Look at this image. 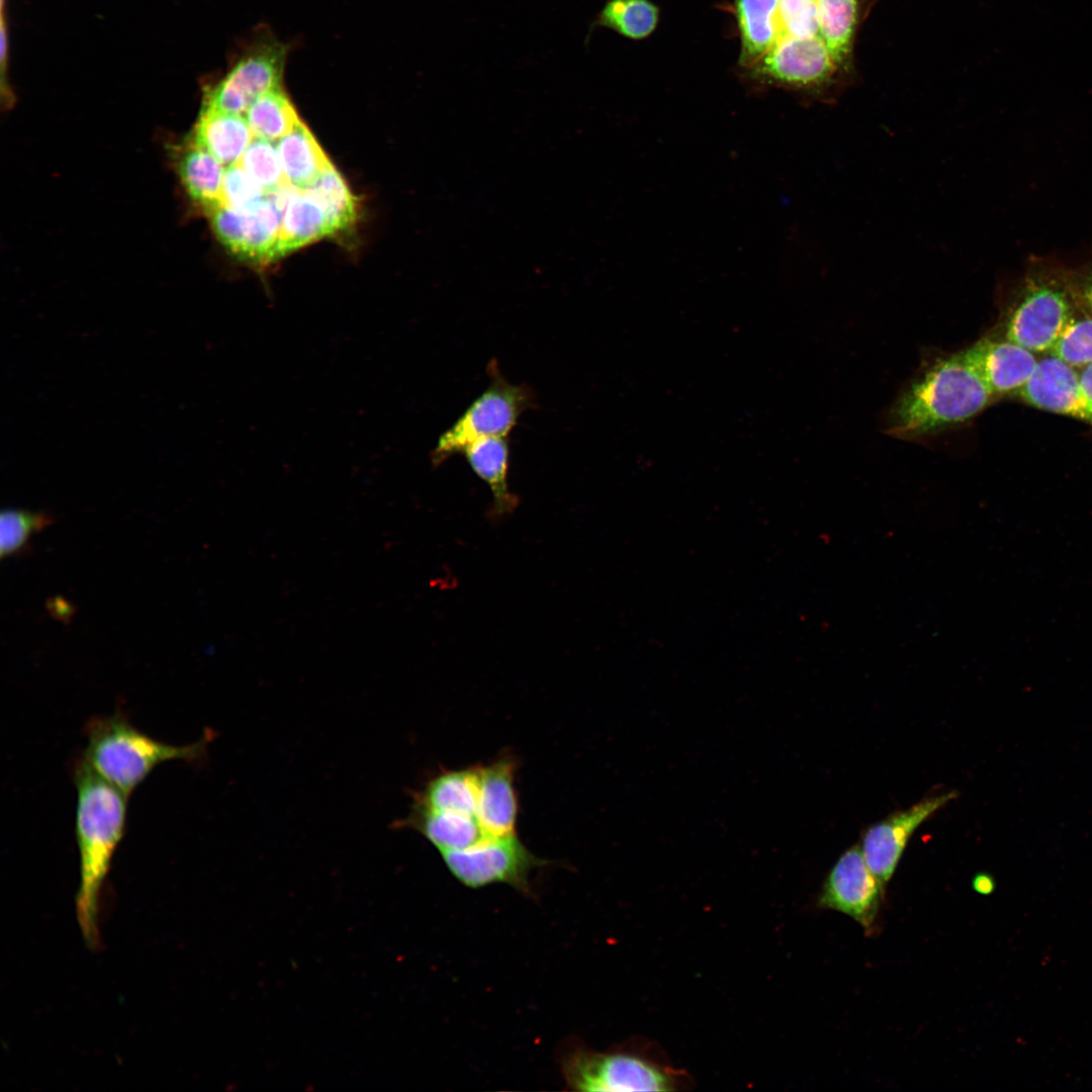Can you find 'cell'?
<instances>
[{
  "label": "cell",
  "instance_id": "6da1fadb",
  "mask_svg": "<svg viewBox=\"0 0 1092 1092\" xmlns=\"http://www.w3.org/2000/svg\"><path fill=\"white\" fill-rule=\"evenodd\" d=\"M77 792L75 834L80 858L77 916L89 945L99 940L103 884L126 827L128 797L101 778L83 758L73 769Z\"/></svg>",
  "mask_w": 1092,
  "mask_h": 1092
},
{
  "label": "cell",
  "instance_id": "7a4b0ae2",
  "mask_svg": "<svg viewBox=\"0 0 1092 1092\" xmlns=\"http://www.w3.org/2000/svg\"><path fill=\"white\" fill-rule=\"evenodd\" d=\"M993 393L963 352L938 360L901 395L889 432L917 437L962 424L983 411Z\"/></svg>",
  "mask_w": 1092,
  "mask_h": 1092
},
{
  "label": "cell",
  "instance_id": "3957f363",
  "mask_svg": "<svg viewBox=\"0 0 1092 1092\" xmlns=\"http://www.w3.org/2000/svg\"><path fill=\"white\" fill-rule=\"evenodd\" d=\"M83 759L105 781L129 797L159 764L199 761L206 740L187 745L159 741L135 728L120 712L98 715L85 726Z\"/></svg>",
  "mask_w": 1092,
  "mask_h": 1092
},
{
  "label": "cell",
  "instance_id": "277c9868",
  "mask_svg": "<svg viewBox=\"0 0 1092 1092\" xmlns=\"http://www.w3.org/2000/svg\"><path fill=\"white\" fill-rule=\"evenodd\" d=\"M565 1083L584 1092L676 1091L688 1087V1075L636 1048L598 1052L577 1046L561 1060Z\"/></svg>",
  "mask_w": 1092,
  "mask_h": 1092
},
{
  "label": "cell",
  "instance_id": "5b68a950",
  "mask_svg": "<svg viewBox=\"0 0 1092 1092\" xmlns=\"http://www.w3.org/2000/svg\"><path fill=\"white\" fill-rule=\"evenodd\" d=\"M487 372L488 387L440 436L431 454L435 466L480 439L508 437L519 417L533 406V390L526 384L510 383L494 360L488 364Z\"/></svg>",
  "mask_w": 1092,
  "mask_h": 1092
},
{
  "label": "cell",
  "instance_id": "8992f818",
  "mask_svg": "<svg viewBox=\"0 0 1092 1092\" xmlns=\"http://www.w3.org/2000/svg\"><path fill=\"white\" fill-rule=\"evenodd\" d=\"M440 854L451 875L465 887L506 884L526 896L532 895V871L549 862L534 855L517 834L488 835L468 848Z\"/></svg>",
  "mask_w": 1092,
  "mask_h": 1092
},
{
  "label": "cell",
  "instance_id": "52a82bcc",
  "mask_svg": "<svg viewBox=\"0 0 1092 1092\" xmlns=\"http://www.w3.org/2000/svg\"><path fill=\"white\" fill-rule=\"evenodd\" d=\"M884 900L885 884L867 864L860 845L854 844L841 853L827 874L817 906L851 917L867 936H873L879 930Z\"/></svg>",
  "mask_w": 1092,
  "mask_h": 1092
},
{
  "label": "cell",
  "instance_id": "ba28073f",
  "mask_svg": "<svg viewBox=\"0 0 1092 1092\" xmlns=\"http://www.w3.org/2000/svg\"><path fill=\"white\" fill-rule=\"evenodd\" d=\"M286 49L274 39H259L225 77L204 96V107L245 115L259 96L282 88Z\"/></svg>",
  "mask_w": 1092,
  "mask_h": 1092
},
{
  "label": "cell",
  "instance_id": "9c48e42d",
  "mask_svg": "<svg viewBox=\"0 0 1092 1092\" xmlns=\"http://www.w3.org/2000/svg\"><path fill=\"white\" fill-rule=\"evenodd\" d=\"M207 214L218 240L236 256L254 263L279 258L282 209L269 195L247 208L219 205Z\"/></svg>",
  "mask_w": 1092,
  "mask_h": 1092
},
{
  "label": "cell",
  "instance_id": "30bf717a",
  "mask_svg": "<svg viewBox=\"0 0 1092 1092\" xmlns=\"http://www.w3.org/2000/svg\"><path fill=\"white\" fill-rule=\"evenodd\" d=\"M820 35L784 37L750 70L754 79L799 90L827 86L837 70Z\"/></svg>",
  "mask_w": 1092,
  "mask_h": 1092
},
{
  "label": "cell",
  "instance_id": "8fae6325",
  "mask_svg": "<svg viewBox=\"0 0 1092 1092\" xmlns=\"http://www.w3.org/2000/svg\"><path fill=\"white\" fill-rule=\"evenodd\" d=\"M957 795L954 791L928 795L909 808L895 811L864 830L859 845L867 864L881 882L886 885L891 880L916 829L956 799Z\"/></svg>",
  "mask_w": 1092,
  "mask_h": 1092
},
{
  "label": "cell",
  "instance_id": "7c38bea8",
  "mask_svg": "<svg viewBox=\"0 0 1092 1092\" xmlns=\"http://www.w3.org/2000/svg\"><path fill=\"white\" fill-rule=\"evenodd\" d=\"M1066 295L1040 286L1029 292L1014 310L1006 331L1008 341L1030 352L1050 351L1070 322Z\"/></svg>",
  "mask_w": 1092,
  "mask_h": 1092
},
{
  "label": "cell",
  "instance_id": "4fadbf2b",
  "mask_svg": "<svg viewBox=\"0 0 1092 1092\" xmlns=\"http://www.w3.org/2000/svg\"><path fill=\"white\" fill-rule=\"evenodd\" d=\"M1027 403L1050 412L1092 423L1079 382V374L1055 356L1037 364L1028 380L1018 389Z\"/></svg>",
  "mask_w": 1092,
  "mask_h": 1092
},
{
  "label": "cell",
  "instance_id": "5bb4252c",
  "mask_svg": "<svg viewBox=\"0 0 1092 1092\" xmlns=\"http://www.w3.org/2000/svg\"><path fill=\"white\" fill-rule=\"evenodd\" d=\"M516 760L503 756L486 765H478L479 794L477 818L489 836L516 834L519 811L515 789Z\"/></svg>",
  "mask_w": 1092,
  "mask_h": 1092
},
{
  "label": "cell",
  "instance_id": "9a60e30c",
  "mask_svg": "<svg viewBox=\"0 0 1092 1092\" xmlns=\"http://www.w3.org/2000/svg\"><path fill=\"white\" fill-rule=\"evenodd\" d=\"M993 394L1018 390L1032 374V352L1010 341L983 339L962 351Z\"/></svg>",
  "mask_w": 1092,
  "mask_h": 1092
},
{
  "label": "cell",
  "instance_id": "2e32d148",
  "mask_svg": "<svg viewBox=\"0 0 1092 1092\" xmlns=\"http://www.w3.org/2000/svg\"><path fill=\"white\" fill-rule=\"evenodd\" d=\"M473 472L489 487L492 506L491 519L511 515L519 506V497L508 484L509 441L508 437H489L469 445L462 452Z\"/></svg>",
  "mask_w": 1092,
  "mask_h": 1092
},
{
  "label": "cell",
  "instance_id": "e0dca14e",
  "mask_svg": "<svg viewBox=\"0 0 1092 1092\" xmlns=\"http://www.w3.org/2000/svg\"><path fill=\"white\" fill-rule=\"evenodd\" d=\"M396 828H411L425 836L439 852L468 848L488 836L477 817L438 812L412 806Z\"/></svg>",
  "mask_w": 1092,
  "mask_h": 1092
},
{
  "label": "cell",
  "instance_id": "ac0fdd59",
  "mask_svg": "<svg viewBox=\"0 0 1092 1092\" xmlns=\"http://www.w3.org/2000/svg\"><path fill=\"white\" fill-rule=\"evenodd\" d=\"M254 139L245 115L203 107L195 125L193 143L224 166L238 164Z\"/></svg>",
  "mask_w": 1092,
  "mask_h": 1092
},
{
  "label": "cell",
  "instance_id": "d6986e66",
  "mask_svg": "<svg viewBox=\"0 0 1092 1092\" xmlns=\"http://www.w3.org/2000/svg\"><path fill=\"white\" fill-rule=\"evenodd\" d=\"M478 794V766L444 770L414 794L413 806L477 817Z\"/></svg>",
  "mask_w": 1092,
  "mask_h": 1092
},
{
  "label": "cell",
  "instance_id": "ffe728a7",
  "mask_svg": "<svg viewBox=\"0 0 1092 1092\" xmlns=\"http://www.w3.org/2000/svg\"><path fill=\"white\" fill-rule=\"evenodd\" d=\"M779 1L735 0L741 66L751 69L782 39Z\"/></svg>",
  "mask_w": 1092,
  "mask_h": 1092
},
{
  "label": "cell",
  "instance_id": "44dd1931",
  "mask_svg": "<svg viewBox=\"0 0 1092 1092\" xmlns=\"http://www.w3.org/2000/svg\"><path fill=\"white\" fill-rule=\"evenodd\" d=\"M328 235L333 231L322 205L307 191L295 188L282 211L279 257Z\"/></svg>",
  "mask_w": 1092,
  "mask_h": 1092
},
{
  "label": "cell",
  "instance_id": "7402d4cb",
  "mask_svg": "<svg viewBox=\"0 0 1092 1092\" xmlns=\"http://www.w3.org/2000/svg\"><path fill=\"white\" fill-rule=\"evenodd\" d=\"M286 181L296 189L305 190L332 163L300 120L277 144Z\"/></svg>",
  "mask_w": 1092,
  "mask_h": 1092
},
{
  "label": "cell",
  "instance_id": "603a6c76",
  "mask_svg": "<svg viewBox=\"0 0 1092 1092\" xmlns=\"http://www.w3.org/2000/svg\"><path fill=\"white\" fill-rule=\"evenodd\" d=\"M215 157L194 143L178 159V174L188 195L206 212L222 205L225 169Z\"/></svg>",
  "mask_w": 1092,
  "mask_h": 1092
},
{
  "label": "cell",
  "instance_id": "cb8c5ba5",
  "mask_svg": "<svg viewBox=\"0 0 1092 1092\" xmlns=\"http://www.w3.org/2000/svg\"><path fill=\"white\" fill-rule=\"evenodd\" d=\"M819 32L837 68L851 52L857 21V0H817Z\"/></svg>",
  "mask_w": 1092,
  "mask_h": 1092
},
{
  "label": "cell",
  "instance_id": "d4e9b609",
  "mask_svg": "<svg viewBox=\"0 0 1092 1092\" xmlns=\"http://www.w3.org/2000/svg\"><path fill=\"white\" fill-rule=\"evenodd\" d=\"M245 117L254 136L270 142L279 141L300 121L282 88L264 93L255 99Z\"/></svg>",
  "mask_w": 1092,
  "mask_h": 1092
},
{
  "label": "cell",
  "instance_id": "484cf974",
  "mask_svg": "<svg viewBox=\"0 0 1092 1092\" xmlns=\"http://www.w3.org/2000/svg\"><path fill=\"white\" fill-rule=\"evenodd\" d=\"M658 15V8L649 0H608L595 25L611 28L627 38L641 39L655 29Z\"/></svg>",
  "mask_w": 1092,
  "mask_h": 1092
},
{
  "label": "cell",
  "instance_id": "4316f807",
  "mask_svg": "<svg viewBox=\"0 0 1092 1092\" xmlns=\"http://www.w3.org/2000/svg\"><path fill=\"white\" fill-rule=\"evenodd\" d=\"M324 208L333 235L352 226L356 220V198L333 164L305 189Z\"/></svg>",
  "mask_w": 1092,
  "mask_h": 1092
},
{
  "label": "cell",
  "instance_id": "83f0119b",
  "mask_svg": "<svg viewBox=\"0 0 1092 1092\" xmlns=\"http://www.w3.org/2000/svg\"><path fill=\"white\" fill-rule=\"evenodd\" d=\"M239 164L257 181L266 194L289 184L285 179L277 147L273 145V142L254 136Z\"/></svg>",
  "mask_w": 1092,
  "mask_h": 1092
},
{
  "label": "cell",
  "instance_id": "f1b7e54d",
  "mask_svg": "<svg viewBox=\"0 0 1092 1092\" xmlns=\"http://www.w3.org/2000/svg\"><path fill=\"white\" fill-rule=\"evenodd\" d=\"M53 517L47 512L4 510L0 516L1 558L22 549L29 537L50 524Z\"/></svg>",
  "mask_w": 1092,
  "mask_h": 1092
},
{
  "label": "cell",
  "instance_id": "f546056e",
  "mask_svg": "<svg viewBox=\"0 0 1092 1092\" xmlns=\"http://www.w3.org/2000/svg\"><path fill=\"white\" fill-rule=\"evenodd\" d=\"M1050 351L1072 367L1092 363V320H1070Z\"/></svg>",
  "mask_w": 1092,
  "mask_h": 1092
},
{
  "label": "cell",
  "instance_id": "4dcf8cb0",
  "mask_svg": "<svg viewBox=\"0 0 1092 1092\" xmlns=\"http://www.w3.org/2000/svg\"><path fill=\"white\" fill-rule=\"evenodd\" d=\"M782 38H810L820 35L817 0H780Z\"/></svg>",
  "mask_w": 1092,
  "mask_h": 1092
},
{
  "label": "cell",
  "instance_id": "1f68e13d",
  "mask_svg": "<svg viewBox=\"0 0 1092 1092\" xmlns=\"http://www.w3.org/2000/svg\"><path fill=\"white\" fill-rule=\"evenodd\" d=\"M265 196V190L239 163L226 167L222 182V205L243 209Z\"/></svg>",
  "mask_w": 1092,
  "mask_h": 1092
},
{
  "label": "cell",
  "instance_id": "d6a6232c",
  "mask_svg": "<svg viewBox=\"0 0 1092 1092\" xmlns=\"http://www.w3.org/2000/svg\"><path fill=\"white\" fill-rule=\"evenodd\" d=\"M1079 382L1083 397L1092 413V363L1084 366L1079 373Z\"/></svg>",
  "mask_w": 1092,
  "mask_h": 1092
},
{
  "label": "cell",
  "instance_id": "836d02e7",
  "mask_svg": "<svg viewBox=\"0 0 1092 1092\" xmlns=\"http://www.w3.org/2000/svg\"><path fill=\"white\" fill-rule=\"evenodd\" d=\"M973 888L980 894L988 895L993 892L995 884L989 875L978 874L973 880Z\"/></svg>",
  "mask_w": 1092,
  "mask_h": 1092
},
{
  "label": "cell",
  "instance_id": "e575fe53",
  "mask_svg": "<svg viewBox=\"0 0 1092 1092\" xmlns=\"http://www.w3.org/2000/svg\"><path fill=\"white\" fill-rule=\"evenodd\" d=\"M50 609L54 614H57V616L61 617H65L67 615L70 616V614L72 613L71 606H69L66 601H63L61 599L54 600L50 605Z\"/></svg>",
  "mask_w": 1092,
  "mask_h": 1092
},
{
  "label": "cell",
  "instance_id": "d590c367",
  "mask_svg": "<svg viewBox=\"0 0 1092 1092\" xmlns=\"http://www.w3.org/2000/svg\"><path fill=\"white\" fill-rule=\"evenodd\" d=\"M1084 296L1089 305L1092 307V281L1085 287Z\"/></svg>",
  "mask_w": 1092,
  "mask_h": 1092
}]
</instances>
